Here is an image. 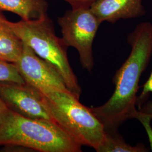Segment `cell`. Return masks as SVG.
Here are the masks:
<instances>
[{"instance_id": "cell-1", "label": "cell", "mask_w": 152, "mask_h": 152, "mask_svg": "<svg viewBox=\"0 0 152 152\" xmlns=\"http://www.w3.org/2000/svg\"><path fill=\"white\" fill-rule=\"evenodd\" d=\"M127 42L130 54L113 77V95L103 105L90 108L110 134L118 132L121 125L127 120L136 119L139 113V84L152 56V24L143 22L137 25L128 35Z\"/></svg>"}, {"instance_id": "cell-2", "label": "cell", "mask_w": 152, "mask_h": 152, "mask_svg": "<svg viewBox=\"0 0 152 152\" xmlns=\"http://www.w3.org/2000/svg\"><path fill=\"white\" fill-rule=\"evenodd\" d=\"M42 152H81L82 145L54 121L23 117L9 109L0 127V145Z\"/></svg>"}, {"instance_id": "cell-3", "label": "cell", "mask_w": 152, "mask_h": 152, "mask_svg": "<svg viewBox=\"0 0 152 152\" xmlns=\"http://www.w3.org/2000/svg\"><path fill=\"white\" fill-rule=\"evenodd\" d=\"M9 24L24 44L59 73L68 90L80 99L81 88L68 61V46L55 34L53 23L48 15L32 20L9 21Z\"/></svg>"}, {"instance_id": "cell-4", "label": "cell", "mask_w": 152, "mask_h": 152, "mask_svg": "<svg viewBox=\"0 0 152 152\" xmlns=\"http://www.w3.org/2000/svg\"><path fill=\"white\" fill-rule=\"evenodd\" d=\"M42 94V102L52 119L82 145L95 151L103 142L106 131L90 108L83 105L71 92Z\"/></svg>"}, {"instance_id": "cell-5", "label": "cell", "mask_w": 152, "mask_h": 152, "mask_svg": "<svg viewBox=\"0 0 152 152\" xmlns=\"http://www.w3.org/2000/svg\"><path fill=\"white\" fill-rule=\"evenodd\" d=\"M65 45L77 50L82 67L91 72L94 65L92 45L102 23L90 7L72 8L58 18Z\"/></svg>"}, {"instance_id": "cell-6", "label": "cell", "mask_w": 152, "mask_h": 152, "mask_svg": "<svg viewBox=\"0 0 152 152\" xmlns=\"http://www.w3.org/2000/svg\"><path fill=\"white\" fill-rule=\"evenodd\" d=\"M14 64L26 83L40 92H71L59 73L24 43L22 53Z\"/></svg>"}, {"instance_id": "cell-7", "label": "cell", "mask_w": 152, "mask_h": 152, "mask_svg": "<svg viewBox=\"0 0 152 152\" xmlns=\"http://www.w3.org/2000/svg\"><path fill=\"white\" fill-rule=\"evenodd\" d=\"M0 96L10 110L23 117L53 121L42 94L27 83L0 82Z\"/></svg>"}, {"instance_id": "cell-8", "label": "cell", "mask_w": 152, "mask_h": 152, "mask_svg": "<svg viewBox=\"0 0 152 152\" xmlns=\"http://www.w3.org/2000/svg\"><path fill=\"white\" fill-rule=\"evenodd\" d=\"M90 8L102 23H115L120 19H134L145 14L142 0H96Z\"/></svg>"}, {"instance_id": "cell-9", "label": "cell", "mask_w": 152, "mask_h": 152, "mask_svg": "<svg viewBox=\"0 0 152 152\" xmlns=\"http://www.w3.org/2000/svg\"><path fill=\"white\" fill-rule=\"evenodd\" d=\"M48 4L45 0H0V11L19 15L23 20H32L47 15Z\"/></svg>"}, {"instance_id": "cell-10", "label": "cell", "mask_w": 152, "mask_h": 152, "mask_svg": "<svg viewBox=\"0 0 152 152\" xmlns=\"http://www.w3.org/2000/svg\"><path fill=\"white\" fill-rule=\"evenodd\" d=\"M23 42L0 11V59L15 63L22 53Z\"/></svg>"}, {"instance_id": "cell-11", "label": "cell", "mask_w": 152, "mask_h": 152, "mask_svg": "<svg viewBox=\"0 0 152 152\" xmlns=\"http://www.w3.org/2000/svg\"><path fill=\"white\" fill-rule=\"evenodd\" d=\"M96 151L98 152H147L149 151L141 143H139L135 146H132L127 144L122 136L117 132L113 134L107 133L104 140Z\"/></svg>"}, {"instance_id": "cell-12", "label": "cell", "mask_w": 152, "mask_h": 152, "mask_svg": "<svg viewBox=\"0 0 152 152\" xmlns=\"http://www.w3.org/2000/svg\"><path fill=\"white\" fill-rule=\"evenodd\" d=\"M0 82L26 83L14 63L0 59Z\"/></svg>"}, {"instance_id": "cell-13", "label": "cell", "mask_w": 152, "mask_h": 152, "mask_svg": "<svg viewBox=\"0 0 152 152\" xmlns=\"http://www.w3.org/2000/svg\"><path fill=\"white\" fill-rule=\"evenodd\" d=\"M136 119L139 120L144 127L152 151V127L151 122L152 120V102H150L142 108L139 109Z\"/></svg>"}, {"instance_id": "cell-14", "label": "cell", "mask_w": 152, "mask_h": 152, "mask_svg": "<svg viewBox=\"0 0 152 152\" xmlns=\"http://www.w3.org/2000/svg\"><path fill=\"white\" fill-rule=\"evenodd\" d=\"M150 93H152V71L148 80L143 86V90L140 95L138 97L137 105L139 104L142 103Z\"/></svg>"}, {"instance_id": "cell-15", "label": "cell", "mask_w": 152, "mask_h": 152, "mask_svg": "<svg viewBox=\"0 0 152 152\" xmlns=\"http://www.w3.org/2000/svg\"><path fill=\"white\" fill-rule=\"evenodd\" d=\"M69 3L72 8L76 7H90L96 0H64Z\"/></svg>"}, {"instance_id": "cell-16", "label": "cell", "mask_w": 152, "mask_h": 152, "mask_svg": "<svg viewBox=\"0 0 152 152\" xmlns=\"http://www.w3.org/2000/svg\"><path fill=\"white\" fill-rule=\"evenodd\" d=\"M9 110V109L0 96V127Z\"/></svg>"}]
</instances>
